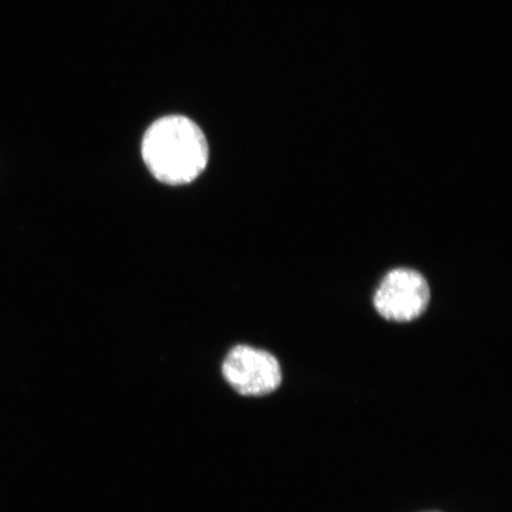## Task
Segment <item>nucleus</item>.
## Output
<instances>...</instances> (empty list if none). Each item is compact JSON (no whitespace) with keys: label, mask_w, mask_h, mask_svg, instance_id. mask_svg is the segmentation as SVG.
Returning a JSON list of instances; mask_svg holds the SVG:
<instances>
[{"label":"nucleus","mask_w":512,"mask_h":512,"mask_svg":"<svg viewBox=\"0 0 512 512\" xmlns=\"http://www.w3.org/2000/svg\"><path fill=\"white\" fill-rule=\"evenodd\" d=\"M209 143L200 125L182 114L160 117L146 128L142 157L157 181L178 187L207 169Z\"/></svg>","instance_id":"obj_1"},{"label":"nucleus","mask_w":512,"mask_h":512,"mask_svg":"<svg viewBox=\"0 0 512 512\" xmlns=\"http://www.w3.org/2000/svg\"><path fill=\"white\" fill-rule=\"evenodd\" d=\"M430 300V285L424 275L411 268H395L377 288L374 306L389 322L408 323L427 310Z\"/></svg>","instance_id":"obj_2"},{"label":"nucleus","mask_w":512,"mask_h":512,"mask_svg":"<svg viewBox=\"0 0 512 512\" xmlns=\"http://www.w3.org/2000/svg\"><path fill=\"white\" fill-rule=\"evenodd\" d=\"M222 374L230 387L245 396L270 394L283 380L277 358L249 345H238L229 351L222 364Z\"/></svg>","instance_id":"obj_3"}]
</instances>
